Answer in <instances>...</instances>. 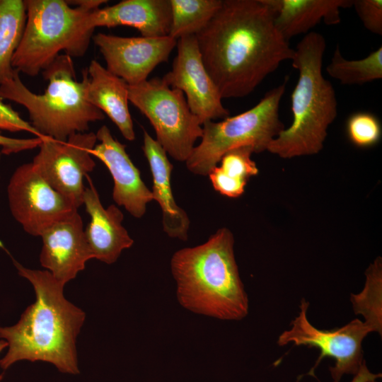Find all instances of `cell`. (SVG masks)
<instances>
[{
    "label": "cell",
    "mask_w": 382,
    "mask_h": 382,
    "mask_svg": "<svg viewBox=\"0 0 382 382\" xmlns=\"http://www.w3.org/2000/svg\"><path fill=\"white\" fill-rule=\"evenodd\" d=\"M195 37L222 98L250 94L294 52L277 30L267 0H222Z\"/></svg>",
    "instance_id": "1"
},
{
    "label": "cell",
    "mask_w": 382,
    "mask_h": 382,
    "mask_svg": "<svg viewBox=\"0 0 382 382\" xmlns=\"http://www.w3.org/2000/svg\"><path fill=\"white\" fill-rule=\"evenodd\" d=\"M11 258L18 274L33 285L36 298L15 325L0 327V338L8 345L0 368L6 370L23 360L45 361L61 373L79 374L76 342L84 311L64 297L65 285L49 271L25 267Z\"/></svg>",
    "instance_id": "2"
},
{
    "label": "cell",
    "mask_w": 382,
    "mask_h": 382,
    "mask_svg": "<svg viewBox=\"0 0 382 382\" xmlns=\"http://www.w3.org/2000/svg\"><path fill=\"white\" fill-rule=\"evenodd\" d=\"M231 231L222 228L197 246L176 251L171 272L180 304L195 313L240 320L248 313V298L241 279Z\"/></svg>",
    "instance_id": "3"
},
{
    "label": "cell",
    "mask_w": 382,
    "mask_h": 382,
    "mask_svg": "<svg viewBox=\"0 0 382 382\" xmlns=\"http://www.w3.org/2000/svg\"><path fill=\"white\" fill-rule=\"evenodd\" d=\"M324 37L309 32L299 42L291 59L299 72L291 96L292 122L270 144L269 152L282 158L311 156L323 148L328 129L337 115L335 91L322 74Z\"/></svg>",
    "instance_id": "4"
},
{
    "label": "cell",
    "mask_w": 382,
    "mask_h": 382,
    "mask_svg": "<svg viewBox=\"0 0 382 382\" xmlns=\"http://www.w3.org/2000/svg\"><path fill=\"white\" fill-rule=\"evenodd\" d=\"M16 70L13 77L0 85V98L23 106L30 124L41 137L65 141L76 133L86 132L90 123L103 120L105 115L86 99L87 69L76 78L72 57L61 54L44 71L47 81L42 94L31 91Z\"/></svg>",
    "instance_id": "5"
},
{
    "label": "cell",
    "mask_w": 382,
    "mask_h": 382,
    "mask_svg": "<svg viewBox=\"0 0 382 382\" xmlns=\"http://www.w3.org/2000/svg\"><path fill=\"white\" fill-rule=\"evenodd\" d=\"M26 21L12 66L19 73L36 76L60 55L83 56L95 29L91 13L105 0H25Z\"/></svg>",
    "instance_id": "6"
},
{
    "label": "cell",
    "mask_w": 382,
    "mask_h": 382,
    "mask_svg": "<svg viewBox=\"0 0 382 382\" xmlns=\"http://www.w3.org/2000/svg\"><path fill=\"white\" fill-rule=\"evenodd\" d=\"M286 80L267 92L252 108L220 122L202 125L200 143L185 161L194 174L207 175L227 151L250 146L254 153L267 151L270 142L285 128L279 118V105Z\"/></svg>",
    "instance_id": "7"
},
{
    "label": "cell",
    "mask_w": 382,
    "mask_h": 382,
    "mask_svg": "<svg viewBox=\"0 0 382 382\" xmlns=\"http://www.w3.org/2000/svg\"><path fill=\"white\" fill-rule=\"evenodd\" d=\"M128 99L150 122L156 141L167 154L186 161L203 134L202 125L192 113L183 93L162 78L128 86Z\"/></svg>",
    "instance_id": "8"
},
{
    "label": "cell",
    "mask_w": 382,
    "mask_h": 382,
    "mask_svg": "<svg viewBox=\"0 0 382 382\" xmlns=\"http://www.w3.org/2000/svg\"><path fill=\"white\" fill-rule=\"evenodd\" d=\"M309 303L302 299L300 311L291 321L290 328L284 330L277 339L279 346L292 344L318 348L320 356L310 374L324 357L335 360L330 372L333 381H340L345 374L355 375L363 361L362 342L374 332L372 328L359 318L344 326L332 330H320L308 320L307 311Z\"/></svg>",
    "instance_id": "9"
},
{
    "label": "cell",
    "mask_w": 382,
    "mask_h": 382,
    "mask_svg": "<svg viewBox=\"0 0 382 382\" xmlns=\"http://www.w3.org/2000/svg\"><path fill=\"white\" fill-rule=\"evenodd\" d=\"M97 141L92 132L61 141L43 137L31 163L44 179L78 209L83 204L84 177L96 167L91 154Z\"/></svg>",
    "instance_id": "10"
},
{
    "label": "cell",
    "mask_w": 382,
    "mask_h": 382,
    "mask_svg": "<svg viewBox=\"0 0 382 382\" xmlns=\"http://www.w3.org/2000/svg\"><path fill=\"white\" fill-rule=\"evenodd\" d=\"M7 196L12 216L33 236H40L50 226L78 211L44 179L31 162L15 170L8 184Z\"/></svg>",
    "instance_id": "11"
},
{
    "label": "cell",
    "mask_w": 382,
    "mask_h": 382,
    "mask_svg": "<svg viewBox=\"0 0 382 382\" xmlns=\"http://www.w3.org/2000/svg\"><path fill=\"white\" fill-rule=\"evenodd\" d=\"M176 47L172 69L162 79L183 93L190 111L202 125L228 117L229 111L202 62L195 35L179 38Z\"/></svg>",
    "instance_id": "12"
},
{
    "label": "cell",
    "mask_w": 382,
    "mask_h": 382,
    "mask_svg": "<svg viewBox=\"0 0 382 382\" xmlns=\"http://www.w3.org/2000/svg\"><path fill=\"white\" fill-rule=\"evenodd\" d=\"M106 63V69L128 85L147 80L161 63L167 62L177 45L169 35L122 37L98 33L92 37Z\"/></svg>",
    "instance_id": "13"
},
{
    "label": "cell",
    "mask_w": 382,
    "mask_h": 382,
    "mask_svg": "<svg viewBox=\"0 0 382 382\" xmlns=\"http://www.w3.org/2000/svg\"><path fill=\"white\" fill-rule=\"evenodd\" d=\"M40 237L41 266L64 285L74 279L84 270L86 262L93 259L78 211L50 226Z\"/></svg>",
    "instance_id": "14"
},
{
    "label": "cell",
    "mask_w": 382,
    "mask_h": 382,
    "mask_svg": "<svg viewBox=\"0 0 382 382\" xmlns=\"http://www.w3.org/2000/svg\"><path fill=\"white\" fill-rule=\"evenodd\" d=\"M96 144L91 154L108 168L114 182L112 199L132 216L141 218L147 204L153 200L151 191L141 180L139 169L126 151V146L117 140L106 125L96 133Z\"/></svg>",
    "instance_id": "15"
},
{
    "label": "cell",
    "mask_w": 382,
    "mask_h": 382,
    "mask_svg": "<svg viewBox=\"0 0 382 382\" xmlns=\"http://www.w3.org/2000/svg\"><path fill=\"white\" fill-rule=\"evenodd\" d=\"M89 183L83 195V204L91 218L84 229L86 239L93 259L110 265L132 245L134 241L122 224V211L115 204L105 208L91 180Z\"/></svg>",
    "instance_id": "16"
},
{
    "label": "cell",
    "mask_w": 382,
    "mask_h": 382,
    "mask_svg": "<svg viewBox=\"0 0 382 382\" xmlns=\"http://www.w3.org/2000/svg\"><path fill=\"white\" fill-rule=\"evenodd\" d=\"M171 8L169 0H122L116 4L93 11L90 26L112 28L129 26L144 37L169 35Z\"/></svg>",
    "instance_id": "17"
},
{
    "label": "cell",
    "mask_w": 382,
    "mask_h": 382,
    "mask_svg": "<svg viewBox=\"0 0 382 382\" xmlns=\"http://www.w3.org/2000/svg\"><path fill=\"white\" fill-rule=\"evenodd\" d=\"M274 13V24L282 36L291 37L307 34L323 21L339 24L340 10L350 8L353 0H267Z\"/></svg>",
    "instance_id": "18"
},
{
    "label": "cell",
    "mask_w": 382,
    "mask_h": 382,
    "mask_svg": "<svg viewBox=\"0 0 382 382\" xmlns=\"http://www.w3.org/2000/svg\"><path fill=\"white\" fill-rule=\"evenodd\" d=\"M143 151L153 178V200L157 201L162 211L163 231L170 237L186 241L190 220L186 212L178 206L174 199L170 185L173 166L167 157V153L145 130Z\"/></svg>",
    "instance_id": "19"
},
{
    "label": "cell",
    "mask_w": 382,
    "mask_h": 382,
    "mask_svg": "<svg viewBox=\"0 0 382 382\" xmlns=\"http://www.w3.org/2000/svg\"><path fill=\"white\" fill-rule=\"evenodd\" d=\"M86 69L88 75L87 100L105 114L127 140H134V125L128 105L129 85L96 59L90 62Z\"/></svg>",
    "instance_id": "20"
},
{
    "label": "cell",
    "mask_w": 382,
    "mask_h": 382,
    "mask_svg": "<svg viewBox=\"0 0 382 382\" xmlns=\"http://www.w3.org/2000/svg\"><path fill=\"white\" fill-rule=\"evenodd\" d=\"M250 146H241L225 153L219 166L209 173L214 189L221 195L236 198L241 196L248 180L258 173V168L251 155Z\"/></svg>",
    "instance_id": "21"
},
{
    "label": "cell",
    "mask_w": 382,
    "mask_h": 382,
    "mask_svg": "<svg viewBox=\"0 0 382 382\" xmlns=\"http://www.w3.org/2000/svg\"><path fill=\"white\" fill-rule=\"evenodd\" d=\"M26 21L23 0H0V85L16 71L13 54L21 40Z\"/></svg>",
    "instance_id": "22"
},
{
    "label": "cell",
    "mask_w": 382,
    "mask_h": 382,
    "mask_svg": "<svg viewBox=\"0 0 382 382\" xmlns=\"http://www.w3.org/2000/svg\"><path fill=\"white\" fill-rule=\"evenodd\" d=\"M171 23L169 36L178 40L195 35L213 18L222 0H169Z\"/></svg>",
    "instance_id": "23"
},
{
    "label": "cell",
    "mask_w": 382,
    "mask_h": 382,
    "mask_svg": "<svg viewBox=\"0 0 382 382\" xmlns=\"http://www.w3.org/2000/svg\"><path fill=\"white\" fill-rule=\"evenodd\" d=\"M326 71L344 85H361L382 78V47L361 59H345L337 45Z\"/></svg>",
    "instance_id": "24"
},
{
    "label": "cell",
    "mask_w": 382,
    "mask_h": 382,
    "mask_svg": "<svg viewBox=\"0 0 382 382\" xmlns=\"http://www.w3.org/2000/svg\"><path fill=\"white\" fill-rule=\"evenodd\" d=\"M350 301L356 315H361L364 323L374 332H382V260L377 257L366 271L364 289L350 294Z\"/></svg>",
    "instance_id": "25"
},
{
    "label": "cell",
    "mask_w": 382,
    "mask_h": 382,
    "mask_svg": "<svg viewBox=\"0 0 382 382\" xmlns=\"http://www.w3.org/2000/svg\"><path fill=\"white\" fill-rule=\"evenodd\" d=\"M346 132L354 145L368 148L379 142L382 128L379 120L374 115L368 112H357L348 117Z\"/></svg>",
    "instance_id": "26"
},
{
    "label": "cell",
    "mask_w": 382,
    "mask_h": 382,
    "mask_svg": "<svg viewBox=\"0 0 382 382\" xmlns=\"http://www.w3.org/2000/svg\"><path fill=\"white\" fill-rule=\"evenodd\" d=\"M366 30L382 35V1L353 0L352 6Z\"/></svg>",
    "instance_id": "27"
},
{
    "label": "cell",
    "mask_w": 382,
    "mask_h": 382,
    "mask_svg": "<svg viewBox=\"0 0 382 382\" xmlns=\"http://www.w3.org/2000/svg\"><path fill=\"white\" fill-rule=\"evenodd\" d=\"M5 130L11 132L25 131L40 137L37 131L30 122L23 120L19 113L12 107L4 103L0 98V131Z\"/></svg>",
    "instance_id": "28"
},
{
    "label": "cell",
    "mask_w": 382,
    "mask_h": 382,
    "mask_svg": "<svg viewBox=\"0 0 382 382\" xmlns=\"http://www.w3.org/2000/svg\"><path fill=\"white\" fill-rule=\"evenodd\" d=\"M42 138V137H41ZM40 137L31 139H17L4 136L0 131V148L1 153L9 155L38 147Z\"/></svg>",
    "instance_id": "29"
},
{
    "label": "cell",
    "mask_w": 382,
    "mask_h": 382,
    "mask_svg": "<svg viewBox=\"0 0 382 382\" xmlns=\"http://www.w3.org/2000/svg\"><path fill=\"white\" fill-rule=\"evenodd\" d=\"M381 374H375L371 372L367 367L365 361H363L358 372L354 375L351 382H366L370 380H376L381 377ZM332 382H339L333 381Z\"/></svg>",
    "instance_id": "30"
},
{
    "label": "cell",
    "mask_w": 382,
    "mask_h": 382,
    "mask_svg": "<svg viewBox=\"0 0 382 382\" xmlns=\"http://www.w3.org/2000/svg\"><path fill=\"white\" fill-rule=\"evenodd\" d=\"M7 347H8L7 342L5 340L1 339L0 340V353L1 352L2 350H4ZM3 377H4V375L1 374L0 375V381L2 380Z\"/></svg>",
    "instance_id": "31"
},
{
    "label": "cell",
    "mask_w": 382,
    "mask_h": 382,
    "mask_svg": "<svg viewBox=\"0 0 382 382\" xmlns=\"http://www.w3.org/2000/svg\"><path fill=\"white\" fill-rule=\"evenodd\" d=\"M366 382H377L376 380H370V381H368Z\"/></svg>",
    "instance_id": "32"
},
{
    "label": "cell",
    "mask_w": 382,
    "mask_h": 382,
    "mask_svg": "<svg viewBox=\"0 0 382 382\" xmlns=\"http://www.w3.org/2000/svg\"><path fill=\"white\" fill-rule=\"evenodd\" d=\"M1 148H0V158H1Z\"/></svg>",
    "instance_id": "33"
}]
</instances>
